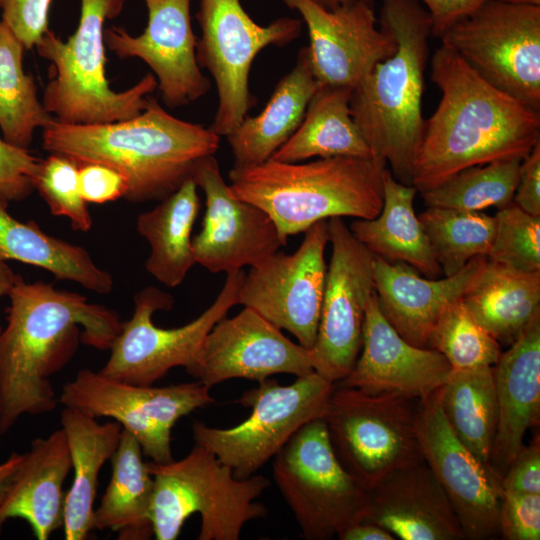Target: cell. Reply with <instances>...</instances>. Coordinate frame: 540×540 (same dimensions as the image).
Wrapping results in <instances>:
<instances>
[{
	"label": "cell",
	"mask_w": 540,
	"mask_h": 540,
	"mask_svg": "<svg viewBox=\"0 0 540 540\" xmlns=\"http://www.w3.org/2000/svg\"><path fill=\"white\" fill-rule=\"evenodd\" d=\"M7 325L0 331V434L24 414L53 411L58 403L51 376L75 355L79 342L108 350L120 317L79 293L56 290L19 275L8 295Z\"/></svg>",
	"instance_id": "6da1fadb"
},
{
	"label": "cell",
	"mask_w": 540,
	"mask_h": 540,
	"mask_svg": "<svg viewBox=\"0 0 540 540\" xmlns=\"http://www.w3.org/2000/svg\"><path fill=\"white\" fill-rule=\"evenodd\" d=\"M430 76L442 96L414 158L418 192L471 166L524 159L540 142V111L488 84L449 47L435 51Z\"/></svg>",
	"instance_id": "7a4b0ae2"
},
{
	"label": "cell",
	"mask_w": 540,
	"mask_h": 540,
	"mask_svg": "<svg viewBox=\"0 0 540 540\" xmlns=\"http://www.w3.org/2000/svg\"><path fill=\"white\" fill-rule=\"evenodd\" d=\"M219 143L210 128L173 116L154 98L125 120L71 125L54 119L42 129V147L49 153L119 171L127 182L124 198L134 203L161 201L174 193Z\"/></svg>",
	"instance_id": "3957f363"
},
{
	"label": "cell",
	"mask_w": 540,
	"mask_h": 540,
	"mask_svg": "<svg viewBox=\"0 0 540 540\" xmlns=\"http://www.w3.org/2000/svg\"><path fill=\"white\" fill-rule=\"evenodd\" d=\"M379 23L394 38L396 51L352 90L350 110L374 156L390 165L398 181L411 185L425 122L431 21L418 0H381Z\"/></svg>",
	"instance_id": "277c9868"
},
{
	"label": "cell",
	"mask_w": 540,
	"mask_h": 540,
	"mask_svg": "<svg viewBox=\"0 0 540 540\" xmlns=\"http://www.w3.org/2000/svg\"><path fill=\"white\" fill-rule=\"evenodd\" d=\"M386 169L375 157L335 156L307 163L269 159L233 167L228 176L233 193L264 210L288 238L331 217L375 218Z\"/></svg>",
	"instance_id": "5b68a950"
},
{
	"label": "cell",
	"mask_w": 540,
	"mask_h": 540,
	"mask_svg": "<svg viewBox=\"0 0 540 540\" xmlns=\"http://www.w3.org/2000/svg\"><path fill=\"white\" fill-rule=\"evenodd\" d=\"M80 1L79 24L68 40L48 30L35 47L51 64L42 103L64 124L94 125L132 118L147 107L157 80L148 73L118 92L106 78L104 24L122 12L126 0Z\"/></svg>",
	"instance_id": "8992f818"
},
{
	"label": "cell",
	"mask_w": 540,
	"mask_h": 540,
	"mask_svg": "<svg viewBox=\"0 0 540 540\" xmlns=\"http://www.w3.org/2000/svg\"><path fill=\"white\" fill-rule=\"evenodd\" d=\"M146 465L154 479L151 521L157 540H175L195 513L201 517L199 540H238L246 523L267 515L257 499L270 481L262 475L237 478L200 445L181 460Z\"/></svg>",
	"instance_id": "52a82bcc"
},
{
	"label": "cell",
	"mask_w": 540,
	"mask_h": 540,
	"mask_svg": "<svg viewBox=\"0 0 540 540\" xmlns=\"http://www.w3.org/2000/svg\"><path fill=\"white\" fill-rule=\"evenodd\" d=\"M273 478L307 540H330L361 522L369 488L332 447L323 418L301 427L274 456Z\"/></svg>",
	"instance_id": "ba28073f"
},
{
	"label": "cell",
	"mask_w": 540,
	"mask_h": 540,
	"mask_svg": "<svg viewBox=\"0 0 540 540\" xmlns=\"http://www.w3.org/2000/svg\"><path fill=\"white\" fill-rule=\"evenodd\" d=\"M419 402L334 384L323 420L339 461L368 488L397 468L424 462L417 435Z\"/></svg>",
	"instance_id": "9c48e42d"
},
{
	"label": "cell",
	"mask_w": 540,
	"mask_h": 540,
	"mask_svg": "<svg viewBox=\"0 0 540 540\" xmlns=\"http://www.w3.org/2000/svg\"><path fill=\"white\" fill-rule=\"evenodd\" d=\"M334 383L315 371L282 386L275 379L243 394L239 402L251 408L242 423L226 429L194 422L195 444L213 453L239 479L254 475L308 422L323 418Z\"/></svg>",
	"instance_id": "30bf717a"
},
{
	"label": "cell",
	"mask_w": 540,
	"mask_h": 540,
	"mask_svg": "<svg viewBox=\"0 0 540 540\" xmlns=\"http://www.w3.org/2000/svg\"><path fill=\"white\" fill-rule=\"evenodd\" d=\"M226 274L225 283L213 303L197 318L176 328H161L152 322L155 311L172 308L171 295L153 286L137 292L133 315L121 324L109 348L110 357L99 372L135 385H153L178 366L189 373L198 361L207 334L239 304L245 272L240 269Z\"/></svg>",
	"instance_id": "8fae6325"
},
{
	"label": "cell",
	"mask_w": 540,
	"mask_h": 540,
	"mask_svg": "<svg viewBox=\"0 0 540 540\" xmlns=\"http://www.w3.org/2000/svg\"><path fill=\"white\" fill-rule=\"evenodd\" d=\"M195 17L201 29L196 43L197 62L211 74L218 92V107L209 128L226 137L255 104L249 90L255 57L268 46L282 47L296 40L303 22L282 17L266 26L259 25L240 0H199Z\"/></svg>",
	"instance_id": "7c38bea8"
},
{
	"label": "cell",
	"mask_w": 540,
	"mask_h": 540,
	"mask_svg": "<svg viewBox=\"0 0 540 540\" xmlns=\"http://www.w3.org/2000/svg\"><path fill=\"white\" fill-rule=\"evenodd\" d=\"M440 39L488 84L540 111L539 6L487 0Z\"/></svg>",
	"instance_id": "4fadbf2b"
},
{
	"label": "cell",
	"mask_w": 540,
	"mask_h": 540,
	"mask_svg": "<svg viewBox=\"0 0 540 540\" xmlns=\"http://www.w3.org/2000/svg\"><path fill=\"white\" fill-rule=\"evenodd\" d=\"M199 381L163 387L135 385L81 369L62 389L59 401L92 417L119 422L156 463L173 460L171 432L176 422L215 399Z\"/></svg>",
	"instance_id": "5bb4252c"
},
{
	"label": "cell",
	"mask_w": 540,
	"mask_h": 540,
	"mask_svg": "<svg viewBox=\"0 0 540 540\" xmlns=\"http://www.w3.org/2000/svg\"><path fill=\"white\" fill-rule=\"evenodd\" d=\"M298 249L280 250L250 267L239 293V304L248 307L298 343L314 347L324 297L329 243L328 219L306 229Z\"/></svg>",
	"instance_id": "9a60e30c"
},
{
	"label": "cell",
	"mask_w": 540,
	"mask_h": 540,
	"mask_svg": "<svg viewBox=\"0 0 540 540\" xmlns=\"http://www.w3.org/2000/svg\"><path fill=\"white\" fill-rule=\"evenodd\" d=\"M328 228L332 253L311 354L314 371L336 384L351 372L361 351L365 311L375 292L374 255L342 217L329 218Z\"/></svg>",
	"instance_id": "2e32d148"
},
{
	"label": "cell",
	"mask_w": 540,
	"mask_h": 540,
	"mask_svg": "<svg viewBox=\"0 0 540 540\" xmlns=\"http://www.w3.org/2000/svg\"><path fill=\"white\" fill-rule=\"evenodd\" d=\"M439 389L419 402L417 435L424 461L446 493L465 539H490L499 533L501 477L454 434Z\"/></svg>",
	"instance_id": "e0dca14e"
},
{
	"label": "cell",
	"mask_w": 540,
	"mask_h": 540,
	"mask_svg": "<svg viewBox=\"0 0 540 540\" xmlns=\"http://www.w3.org/2000/svg\"><path fill=\"white\" fill-rule=\"evenodd\" d=\"M192 179L206 203L202 229L192 238L196 263L211 273H229L255 266L287 244L264 210L233 193L214 155L197 162Z\"/></svg>",
	"instance_id": "ac0fdd59"
},
{
	"label": "cell",
	"mask_w": 540,
	"mask_h": 540,
	"mask_svg": "<svg viewBox=\"0 0 540 540\" xmlns=\"http://www.w3.org/2000/svg\"><path fill=\"white\" fill-rule=\"evenodd\" d=\"M148 21L142 34L122 27L104 30L105 46L121 59L145 62L157 80L163 102L171 108L188 105L206 95L211 81L196 58L191 0H142Z\"/></svg>",
	"instance_id": "d6986e66"
},
{
	"label": "cell",
	"mask_w": 540,
	"mask_h": 540,
	"mask_svg": "<svg viewBox=\"0 0 540 540\" xmlns=\"http://www.w3.org/2000/svg\"><path fill=\"white\" fill-rule=\"evenodd\" d=\"M306 25L310 64L320 85L354 89L397 48L364 1L330 10L316 0H283Z\"/></svg>",
	"instance_id": "ffe728a7"
},
{
	"label": "cell",
	"mask_w": 540,
	"mask_h": 540,
	"mask_svg": "<svg viewBox=\"0 0 540 540\" xmlns=\"http://www.w3.org/2000/svg\"><path fill=\"white\" fill-rule=\"evenodd\" d=\"M313 371L311 350L292 342L281 329L244 307L213 326L189 374L211 388L234 378L259 383L275 374L299 377Z\"/></svg>",
	"instance_id": "44dd1931"
},
{
	"label": "cell",
	"mask_w": 540,
	"mask_h": 540,
	"mask_svg": "<svg viewBox=\"0 0 540 540\" xmlns=\"http://www.w3.org/2000/svg\"><path fill=\"white\" fill-rule=\"evenodd\" d=\"M450 371L440 352L414 346L398 334L382 314L374 292L365 311L361 351L337 386L423 399L445 383Z\"/></svg>",
	"instance_id": "7402d4cb"
},
{
	"label": "cell",
	"mask_w": 540,
	"mask_h": 540,
	"mask_svg": "<svg viewBox=\"0 0 540 540\" xmlns=\"http://www.w3.org/2000/svg\"><path fill=\"white\" fill-rule=\"evenodd\" d=\"M362 521L402 540L465 539L446 493L425 461L397 468L371 486Z\"/></svg>",
	"instance_id": "603a6c76"
},
{
	"label": "cell",
	"mask_w": 540,
	"mask_h": 540,
	"mask_svg": "<svg viewBox=\"0 0 540 540\" xmlns=\"http://www.w3.org/2000/svg\"><path fill=\"white\" fill-rule=\"evenodd\" d=\"M486 261L487 256H477L456 274L431 279L421 277L406 263L374 256V291L380 310L408 343L429 348L430 336L441 314L463 297Z\"/></svg>",
	"instance_id": "cb8c5ba5"
},
{
	"label": "cell",
	"mask_w": 540,
	"mask_h": 540,
	"mask_svg": "<svg viewBox=\"0 0 540 540\" xmlns=\"http://www.w3.org/2000/svg\"><path fill=\"white\" fill-rule=\"evenodd\" d=\"M498 423L489 465L501 478L540 418V317L493 366Z\"/></svg>",
	"instance_id": "d4e9b609"
},
{
	"label": "cell",
	"mask_w": 540,
	"mask_h": 540,
	"mask_svg": "<svg viewBox=\"0 0 540 540\" xmlns=\"http://www.w3.org/2000/svg\"><path fill=\"white\" fill-rule=\"evenodd\" d=\"M72 470L63 429L32 441L15 469L0 505V534L12 518L26 521L38 540L63 527V485Z\"/></svg>",
	"instance_id": "484cf974"
},
{
	"label": "cell",
	"mask_w": 540,
	"mask_h": 540,
	"mask_svg": "<svg viewBox=\"0 0 540 540\" xmlns=\"http://www.w3.org/2000/svg\"><path fill=\"white\" fill-rule=\"evenodd\" d=\"M319 87L307 46L303 47L291 71L277 83L264 109L254 117L246 116L226 136L234 157L233 167L255 166L269 160L297 130Z\"/></svg>",
	"instance_id": "4316f807"
},
{
	"label": "cell",
	"mask_w": 540,
	"mask_h": 540,
	"mask_svg": "<svg viewBox=\"0 0 540 540\" xmlns=\"http://www.w3.org/2000/svg\"><path fill=\"white\" fill-rule=\"evenodd\" d=\"M60 420L73 470L72 484L65 495L62 528L66 540H83L94 529L99 473L115 453L123 428L117 421L101 424L95 417L71 407L63 409Z\"/></svg>",
	"instance_id": "83f0119b"
},
{
	"label": "cell",
	"mask_w": 540,
	"mask_h": 540,
	"mask_svg": "<svg viewBox=\"0 0 540 540\" xmlns=\"http://www.w3.org/2000/svg\"><path fill=\"white\" fill-rule=\"evenodd\" d=\"M417 189L398 181L387 168L383 175V204L373 219H356L349 229L374 256L403 262L430 278L442 270L414 211Z\"/></svg>",
	"instance_id": "f1b7e54d"
},
{
	"label": "cell",
	"mask_w": 540,
	"mask_h": 540,
	"mask_svg": "<svg viewBox=\"0 0 540 540\" xmlns=\"http://www.w3.org/2000/svg\"><path fill=\"white\" fill-rule=\"evenodd\" d=\"M462 301L500 345L511 346L540 317V271L523 272L487 258Z\"/></svg>",
	"instance_id": "f546056e"
},
{
	"label": "cell",
	"mask_w": 540,
	"mask_h": 540,
	"mask_svg": "<svg viewBox=\"0 0 540 540\" xmlns=\"http://www.w3.org/2000/svg\"><path fill=\"white\" fill-rule=\"evenodd\" d=\"M351 95L347 87L320 85L297 130L270 159L297 163L313 157H375L351 115Z\"/></svg>",
	"instance_id": "4dcf8cb0"
},
{
	"label": "cell",
	"mask_w": 540,
	"mask_h": 540,
	"mask_svg": "<svg viewBox=\"0 0 540 540\" xmlns=\"http://www.w3.org/2000/svg\"><path fill=\"white\" fill-rule=\"evenodd\" d=\"M197 188L192 178L186 180L136 221L137 232L150 245L147 272L170 288L180 285L196 264L191 233L201 207Z\"/></svg>",
	"instance_id": "1f68e13d"
},
{
	"label": "cell",
	"mask_w": 540,
	"mask_h": 540,
	"mask_svg": "<svg viewBox=\"0 0 540 540\" xmlns=\"http://www.w3.org/2000/svg\"><path fill=\"white\" fill-rule=\"evenodd\" d=\"M111 462L110 483L94 509V529L117 532L120 540L150 539L154 479L143 461L140 444L124 429Z\"/></svg>",
	"instance_id": "d6a6232c"
},
{
	"label": "cell",
	"mask_w": 540,
	"mask_h": 540,
	"mask_svg": "<svg viewBox=\"0 0 540 540\" xmlns=\"http://www.w3.org/2000/svg\"><path fill=\"white\" fill-rule=\"evenodd\" d=\"M7 206L0 200V263L14 260L37 266L98 294L112 290V276L94 263L85 248L48 235L33 221L15 219Z\"/></svg>",
	"instance_id": "836d02e7"
},
{
	"label": "cell",
	"mask_w": 540,
	"mask_h": 540,
	"mask_svg": "<svg viewBox=\"0 0 540 540\" xmlns=\"http://www.w3.org/2000/svg\"><path fill=\"white\" fill-rule=\"evenodd\" d=\"M439 399L457 438L477 459L489 465L498 423L493 366L451 369L439 389Z\"/></svg>",
	"instance_id": "e575fe53"
},
{
	"label": "cell",
	"mask_w": 540,
	"mask_h": 540,
	"mask_svg": "<svg viewBox=\"0 0 540 540\" xmlns=\"http://www.w3.org/2000/svg\"><path fill=\"white\" fill-rule=\"evenodd\" d=\"M25 48L9 27L0 21V129L3 139L28 149L34 132L54 118L39 99L34 78L25 73Z\"/></svg>",
	"instance_id": "d590c367"
},
{
	"label": "cell",
	"mask_w": 540,
	"mask_h": 540,
	"mask_svg": "<svg viewBox=\"0 0 540 540\" xmlns=\"http://www.w3.org/2000/svg\"><path fill=\"white\" fill-rule=\"evenodd\" d=\"M418 218L445 276L456 274L477 256L489 255L495 234L494 216L481 211L427 207Z\"/></svg>",
	"instance_id": "8d00e7d4"
},
{
	"label": "cell",
	"mask_w": 540,
	"mask_h": 540,
	"mask_svg": "<svg viewBox=\"0 0 540 540\" xmlns=\"http://www.w3.org/2000/svg\"><path fill=\"white\" fill-rule=\"evenodd\" d=\"M523 159H503L458 171L437 186L420 192L427 207L462 211L502 209L513 201Z\"/></svg>",
	"instance_id": "74e56055"
},
{
	"label": "cell",
	"mask_w": 540,
	"mask_h": 540,
	"mask_svg": "<svg viewBox=\"0 0 540 540\" xmlns=\"http://www.w3.org/2000/svg\"><path fill=\"white\" fill-rule=\"evenodd\" d=\"M429 348L440 352L455 370L492 367L502 353L501 345L474 319L462 298L441 314Z\"/></svg>",
	"instance_id": "f35d334b"
},
{
	"label": "cell",
	"mask_w": 540,
	"mask_h": 540,
	"mask_svg": "<svg viewBox=\"0 0 540 540\" xmlns=\"http://www.w3.org/2000/svg\"><path fill=\"white\" fill-rule=\"evenodd\" d=\"M494 218L495 234L487 258L523 272L540 271V216L511 203Z\"/></svg>",
	"instance_id": "ab89813d"
},
{
	"label": "cell",
	"mask_w": 540,
	"mask_h": 540,
	"mask_svg": "<svg viewBox=\"0 0 540 540\" xmlns=\"http://www.w3.org/2000/svg\"><path fill=\"white\" fill-rule=\"evenodd\" d=\"M79 164L69 157L50 153L40 161L33 185L54 216L70 220L74 231L87 232L92 217L78 187Z\"/></svg>",
	"instance_id": "60d3db41"
},
{
	"label": "cell",
	"mask_w": 540,
	"mask_h": 540,
	"mask_svg": "<svg viewBox=\"0 0 540 540\" xmlns=\"http://www.w3.org/2000/svg\"><path fill=\"white\" fill-rule=\"evenodd\" d=\"M499 533L506 540H539L540 494L503 491Z\"/></svg>",
	"instance_id": "b9f144b4"
},
{
	"label": "cell",
	"mask_w": 540,
	"mask_h": 540,
	"mask_svg": "<svg viewBox=\"0 0 540 540\" xmlns=\"http://www.w3.org/2000/svg\"><path fill=\"white\" fill-rule=\"evenodd\" d=\"M40 161L28 149L0 138V200L8 204L27 198L35 190L33 180Z\"/></svg>",
	"instance_id": "7bdbcfd3"
},
{
	"label": "cell",
	"mask_w": 540,
	"mask_h": 540,
	"mask_svg": "<svg viewBox=\"0 0 540 540\" xmlns=\"http://www.w3.org/2000/svg\"><path fill=\"white\" fill-rule=\"evenodd\" d=\"M52 0H0L2 21L21 41L25 50L35 48L49 30Z\"/></svg>",
	"instance_id": "ee69618b"
},
{
	"label": "cell",
	"mask_w": 540,
	"mask_h": 540,
	"mask_svg": "<svg viewBox=\"0 0 540 540\" xmlns=\"http://www.w3.org/2000/svg\"><path fill=\"white\" fill-rule=\"evenodd\" d=\"M78 187L85 202L98 204L124 198L127 192L124 176L100 163L79 164Z\"/></svg>",
	"instance_id": "f6af8a7d"
},
{
	"label": "cell",
	"mask_w": 540,
	"mask_h": 540,
	"mask_svg": "<svg viewBox=\"0 0 540 540\" xmlns=\"http://www.w3.org/2000/svg\"><path fill=\"white\" fill-rule=\"evenodd\" d=\"M503 491L540 494L539 439L517 454L501 478Z\"/></svg>",
	"instance_id": "bcb514c9"
},
{
	"label": "cell",
	"mask_w": 540,
	"mask_h": 540,
	"mask_svg": "<svg viewBox=\"0 0 540 540\" xmlns=\"http://www.w3.org/2000/svg\"><path fill=\"white\" fill-rule=\"evenodd\" d=\"M512 203L529 214L540 216V142L521 162Z\"/></svg>",
	"instance_id": "7dc6e473"
},
{
	"label": "cell",
	"mask_w": 540,
	"mask_h": 540,
	"mask_svg": "<svg viewBox=\"0 0 540 540\" xmlns=\"http://www.w3.org/2000/svg\"><path fill=\"white\" fill-rule=\"evenodd\" d=\"M426 6L431 36L440 38L449 28L474 13L487 0H418Z\"/></svg>",
	"instance_id": "c3c4849f"
},
{
	"label": "cell",
	"mask_w": 540,
	"mask_h": 540,
	"mask_svg": "<svg viewBox=\"0 0 540 540\" xmlns=\"http://www.w3.org/2000/svg\"><path fill=\"white\" fill-rule=\"evenodd\" d=\"M340 540H394L396 539L386 529L370 523L358 522L347 528L339 537Z\"/></svg>",
	"instance_id": "681fc988"
},
{
	"label": "cell",
	"mask_w": 540,
	"mask_h": 540,
	"mask_svg": "<svg viewBox=\"0 0 540 540\" xmlns=\"http://www.w3.org/2000/svg\"><path fill=\"white\" fill-rule=\"evenodd\" d=\"M22 455L23 454L13 452L5 462L0 464V505L3 501L12 474L22 459Z\"/></svg>",
	"instance_id": "f907efd6"
},
{
	"label": "cell",
	"mask_w": 540,
	"mask_h": 540,
	"mask_svg": "<svg viewBox=\"0 0 540 540\" xmlns=\"http://www.w3.org/2000/svg\"><path fill=\"white\" fill-rule=\"evenodd\" d=\"M18 276L6 262L0 263V298L8 295Z\"/></svg>",
	"instance_id": "816d5d0a"
},
{
	"label": "cell",
	"mask_w": 540,
	"mask_h": 540,
	"mask_svg": "<svg viewBox=\"0 0 540 540\" xmlns=\"http://www.w3.org/2000/svg\"><path fill=\"white\" fill-rule=\"evenodd\" d=\"M316 1L320 3L322 6H324L325 8L334 10L340 7L354 4L358 1H364L374 6L375 0H316Z\"/></svg>",
	"instance_id": "f5cc1de1"
},
{
	"label": "cell",
	"mask_w": 540,
	"mask_h": 540,
	"mask_svg": "<svg viewBox=\"0 0 540 540\" xmlns=\"http://www.w3.org/2000/svg\"><path fill=\"white\" fill-rule=\"evenodd\" d=\"M506 3L515 4V5H524V6H539L540 0H501Z\"/></svg>",
	"instance_id": "db71d44e"
}]
</instances>
